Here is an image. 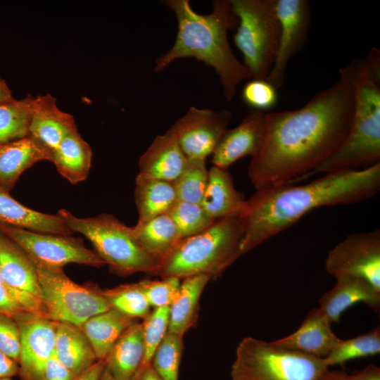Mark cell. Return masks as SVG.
I'll return each mask as SVG.
<instances>
[{
	"label": "cell",
	"instance_id": "cell-1",
	"mask_svg": "<svg viewBox=\"0 0 380 380\" xmlns=\"http://www.w3.org/2000/svg\"><path fill=\"white\" fill-rule=\"evenodd\" d=\"M353 108L352 88L339 77L302 108L265 113L263 144L248 167L256 190L312 174L346 139Z\"/></svg>",
	"mask_w": 380,
	"mask_h": 380
},
{
	"label": "cell",
	"instance_id": "cell-2",
	"mask_svg": "<svg viewBox=\"0 0 380 380\" xmlns=\"http://www.w3.org/2000/svg\"><path fill=\"white\" fill-rule=\"evenodd\" d=\"M380 189V163L362 170L325 173L303 185L284 184L256 191L247 200L238 256L289 228L313 209L361 202Z\"/></svg>",
	"mask_w": 380,
	"mask_h": 380
},
{
	"label": "cell",
	"instance_id": "cell-3",
	"mask_svg": "<svg viewBox=\"0 0 380 380\" xmlns=\"http://www.w3.org/2000/svg\"><path fill=\"white\" fill-rule=\"evenodd\" d=\"M161 2L175 13L177 33L172 48L156 59L155 72H163L177 59L196 58L215 70L226 100L232 101L239 84L251 75L236 58L228 41V31L238 26L229 1H214L213 11L205 15L195 12L189 0Z\"/></svg>",
	"mask_w": 380,
	"mask_h": 380
},
{
	"label": "cell",
	"instance_id": "cell-4",
	"mask_svg": "<svg viewBox=\"0 0 380 380\" xmlns=\"http://www.w3.org/2000/svg\"><path fill=\"white\" fill-rule=\"evenodd\" d=\"M352 88L354 108L349 132L342 144L312 174L329 173L380 163V51L339 69Z\"/></svg>",
	"mask_w": 380,
	"mask_h": 380
},
{
	"label": "cell",
	"instance_id": "cell-5",
	"mask_svg": "<svg viewBox=\"0 0 380 380\" xmlns=\"http://www.w3.org/2000/svg\"><path fill=\"white\" fill-rule=\"evenodd\" d=\"M242 218L216 220L202 232L180 239L157 262V276L180 280L194 275L219 277L238 258Z\"/></svg>",
	"mask_w": 380,
	"mask_h": 380
},
{
	"label": "cell",
	"instance_id": "cell-6",
	"mask_svg": "<svg viewBox=\"0 0 380 380\" xmlns=\"http://www.w3.org/2000/svg\"><path fill=\"white\" fill-rule=\"evenodd\" d=\"M57 215L72 232L89 239L110 272L120 276L137 272L157 276V261L141 246L132 227L115 216L103 213L79 218L65 209H61Z\"/></svg>",
	"mask_w": 380,
	"mask_h": 380
},
{
	"label": "cell",
	"instance_id": "cell-7",
	"mask_svg": "<svg viewBox=\"0 0 380 380\" xmlns=\"http://www.w3.org/2000/svg\"><path fill=\"white\" fill-rule=\"evenodd\" d=\"M329 369L324 358L253 337L239 344L232 380H324Z\"/></svg>",
	"mask_w": 380,
	"mask_h": 380
},
{
	"label": "cell",
	"instance_id": "cell-8",
	"mask_svg": "<svg viewBox=\"0 0 380 380\" xmlns=\"http://www.w3.org/2000/svg\"><path fill=\"white\" fill-rule=\"evenodd\" d=\"M238 18L233 39L244 66L253 79H266L279 42V23L275 0H229Z\"/></svg>",
	"mask_w": 380,
	"mask_h": 380
},
{
	"label": "cell",
	"instance_id": "cell-9",
	"mask_svg": "<svg viewBox=\"0 0 380 380\" xmlns=\"http://www.w3.org/2000/svg\"><path fill=\"white\" fill-rule=\"evenodd\" d=\"M30 259L37 275L44 318L80 327L89 318L111 308L99 287L78 284L64 273L63 268Z\"/></svg>",
	"mask_w": 380,
	"mask_h": 380
},
{
	"label": "cell",
	"instance_id": "cell-10",
	"mask_svg": "<svg viewBox=\"0 0 380 380\" xmlns=\"http://www.w3.org/2000/svg\"><path fill=\"white\" fill-rule=\"evenodd\" d=\"M0 232L21 247L32 259L45 265L63 268L70 263L100 267L104 261L71 236L38 233L0 224Z\"/></svg>",
	"mask_w": 380,
	"mask_h": 380
},
{
	"label": "cell",
	"instance_id": "cell-11",
	"mask_svg": "<svg viewBox=\"0 0 380 380\" xmlns=\"http://www.w3.org/2000/svg\"><path fill=\"white\" fill-rule=\"evenodd\" d=\"M325 270L363 279L380 291V230L348 235L329 251Z\"/></svg>",
	"mask_w": 380,
	"mask_h": 380
},
{
	"label": "cell",
	"instance_id": "cell-12",
	"mask_svg": "<svg viewBox=\"0 0 380 380\" xmlns=\"http://www.w3.org/2000/svg\"><path fill=\"white\" fill-rule=\"evenodd\" d=\"M232 118L227 109L216 111L191 107L170 128L188 159L205 160L228 129Z\"/></svg>",
	"mask_w": 380,
	"mask_h": 380
},
{
	"label": "cell",
	"instance_id": "cell-13",
	"mask_svg": "<svg viewBox=\"0 0 380 380\" xmlns=\"http://www.w3.org/2000/svg\"><path fill=\"white\" fill-rule=\"evenodd\" d=\"M279 23L277 50L266 80L277 89L283 86L287 65L306 42L311 21L308 0H275Z\"/></svg>",
	"mask_w": 380,
	"mask_h": 380
},
{
	"label": "cell",
	"instance_id": "cell-14",
	"mask_svg": "<svg viewBox=\"0 0 380 380\" xmlns=\"http://www.w3.org/2000/svg\"><path fill=\"white\" fill-rule=\"evenodd\" d=\"M0 267L10 295L25 311L43 317L34 264L21 247L1 232Z\"/></svg>",
	"mask_w": 380,
	"mask_h": 380
},
{
	"label": "cell",
	"instance_id": "cell-15",
	"mask_svg": "<svg viewBox=\"0 0 380 380\" xmlns=\"http://www.w3.org/2000/svg\"><path fill=\"white\" fill-rule=\"evenodd\" d=\"M20 334V380H42L44 367L54 353L56 322L27 311L13 316Z\"/></svg>",
	"mask_w": 380,
	"mask_h": 380
},
{
	"label": "cell",
	"instance_id": "cell-16",
	"mask_svg": "<svg viewBox=\"0 0 380 380\" xmlns=\"http://www.w3.org/2000/svg\"><path fill=\"white\" fill-rule=\"evenodd\" d=\"M265 135V113L253 109L239 125L224 132L212 153L213 165L227 170L243 157H255L262 146Z\"/></svg>",
	"mask_w": 380,
	"mask_h": 380
},
{
	"label": "cell",
	"instance_id": "cell-17",
	"mask_svg": "<svg viewBox=\"0 0 380 380\" xmlns=\"http://www.w3.org/2000/svg\"><path fill=\"white\" fill-rule=\"evenodd\" d=\"M188 158L170 127L158 135L139 160L137 177L173 182L184 171Z\"/></svg>",
	"mask_w": 380,
	"mask_h": 380
},
{
	"label": "cell",
	"instance_id": "cell-18",
	"mask_svg": "<svg viewBox=\"0 0 380 380\" xmlns=\"http://www.w3.org/2000/svg\"><path fill=\"white\" fill-rule=\"evenodd\" d=\"M334 286L319 298V309L331 323H338L341 315L351 306L363 303L375 312L380 309V291L366 280L342 275L336 277Z\"/></svg>",
	"mask_w": 380,
	"mask_h": 380
},
{
	"label": "cell",
	"instance_id": "cell-19",
	"mask_svg": "<svg viewBox=\"0 0 380 380\" xmlns=\"http://www.w3.org/2000/svg\"><path fill=\"white\" fill-rule=\"evenodd\" d=\"M331 322L319 308L312 309L293 334L272 341L285 348L324 358L339 341Z\"/></svg>",
	"mask_w": 380,
	"mask_h": 380
},
{
	"label": "cell",
	"instance_id": "cell-20",
	"mask_svg": "<svg viewBox=\"0 0 380 380\" xmlns=\"http://www.w3.org/2000/svg\"><path fill=\"white\" fill-rule=\"evenodd\" d=\"M201 205L215 220L242 218L248 210L244 194L235 189L228 170L214 165L208 170V184Z\"/></svg>",
	"mask_w": 380,
	"mask_h": 380
},
{
	"label": "cell",
	"instance_id": "cell-21",
	"mask_svg": "<svg viewBox=\"0 0 380 380\" xmlns=\"http://www.w3.org/2000/svg\"><path fill=\"white\" fill-rule=\"evenodd\" d=\"M73 116L61 111L50 94L34 97L30 135L51 152L70 133L77 130Z\"/></svg>",
	"mask_w": 380,
	"mask_h": 380
},
{
	"label": "cell",
	"instance_id": "cell-22",
	"mask_svg": "<svg viewBox=\"0 0 380 380\" xmlns=\"http://www.w3.org/2000/svg\"><path fill=\"white\" fill-rule=\"evenodd\" d=\"M52 152L29 135L0 146V186L8 191L21 174L41 160L51 162Z\"/></svg>",
	"mask_w": 380,
	"mask_h": 380
},
{
	"label": "cell",
	"instance_id": "cell-23",
	"mask_svg": "<svg viewBox=\"0 0 380 380\" xmlns=\"http://www.w3.org/2000/svg\"><path fill=\"white\" fill-rule=\"evenodd\" d=\"M0 224L60 236H71L73 233L57 214H46L26 207L13 198L1 186Z\"/></svg>",
	"mask_w": 380,
	"mask_h": 380
},
{
	"label": "cell",
	"instance_id": "cell-24",
	"mask_svg": "<svg viewBox=\"0 0 380 380\" xmlns=\"http://www.w3.org/2000/svg\"><path fill=\"white\" fill-rule=\"evenodd\" d=\"M54 354L75 376L98 360L81 328L67 322H56Z\"/></svg>",
	"mask_w": 380,
	"mask_h": 380
},
{
	"label": "cell",
	"instance_id": "cell-25",
	"mask_svg": "<svg viewBox=\"0 0 380 380\" xmlns=\"http://www.w3.org/2000/svg\"><path fill=\"white\" fill-rule=\"evenodd\" d=\"M211 279L207 274H197L181 280L178 291L169 306L167 333L183 336L197 322L199 299Z\"/></svg>",
	"mask_w": 380,
	"mask_h": 380
},
{
	"label": "cell",
	"instance_id": "cell-26",
	"mask_svg": "<svg viewBox=\"0 0 380 380\" xmlns=\"http://www.w3.org/2000/svg\"><path fill=\"white\" fill-rule=\"evenodd\" d=\"M142 324L136 321L120 336L105 360L115 380H132L144 357Z\"/></svg>",
	"mask_w": 380,
	"mask_h": 380
},
{
	"label": "cell",
	"instance_id": "cell-27",
	"mask_svg": "<svg viewBox=\"0 0 380 380\" xmlns=\"http://www.w3.org/2000/svg\"><path fill=\"white\" fill-rule=\"evenodd\" d=\"M110 308L92 316L80 327L98 360H105L115 342L135 321Z\"/></svg>",
	"mask_w": 380,
	"mask_h": 380
},
{
	"label": "cell",
	"instance_id": "cell-28",
	"mask_svg": "<svg viewBox=\"0 0 380 380\" xmlns=\"http://www.w3.org/2000/svg\"><path fill=\"white\" fill-rule=\"evenodd\" d=\"M92 151L77 129L67 135L52 151L51 162L72 184L85 180L91 167Z\"/></svg>",
	"mask_w": 380,
	"mask_h": 380
},
{
	"label": "cell",
	"instance_id": "cell-29",
	"mask_svg": "<svg viewBox=\"0 0 380 380\" xmlns=\"http://www.w3.org/2000/svg\"><path fill=\"white\" fill-rule=\"evenodd\" d=\"M134 199L137 224L167 213L178 200L172 182L155 179H136Z\"/></svg>",
	"mask_w": 380,
	"mask_h": 380
},
{
	"label": "cell",
	"instance_id": "cell-30",
	"mask_svg": "<svg viewBox=\"0 0 380 380\" xmlns=\"http://www.w3.org/2000/svg\"><path fill=\"white\" fill-rule=\"evenodd\" d=\"M132 229L141 246L157 262L181 239L176 224L167 213L137 223Z\"/></svg>",
	"mask_w": 380,
	"mask_h": 380
},
{
	"label": "cell",
	"instance_id": "cell-31",
	"mask_svg": "<svg viewBox=\"0 0 380 380\" xmlns=\"http://www.w3.org/2000/svg\"><path fill=\"white\" fill-rule=\"evenodd\" d=\"M34 97L0 102V146L30 135Z\"/></svg>",
	"mask_w": 380,
	"mask_h": 380
},
{
	"label": "cell",
	"instance_id": "cell-32",
	"mask_svg": "<svg viewBox=\"0 0 380 380\" xmlns=\"http://www.w3.org/2000/svg\"><path fill=\"white\" fill-rule=\"evenodd\" d=\"M380 353V327L353 338L339 339L324 360L329 367L343 365L348 361L365 357Z\"/></svg>",
	"mask_w": 380,
	"mask_h": 380
},
{
	"label": "cell",
	"instance_id": "cell-33",
	"mask_svg": "<svg viewBox=\"0 0 380 380\" xmlns=\"http://www.w3.org/2000/svg\"><path fill=\"white\" fill-rule=\"evenodd\" d=\"M101 292L111 308L118 310L130 318L144 319L151 311V307L138 283L101 289Z\"/></svg>",
	"mask_w": 380,
	"mask_h": 380
},
{
	"label": "cell",
	"instance_id": "cell-34",
	"mask_svg": "<svg viewBox=\"0 0 380 380\" xmlns=\"http://www.w3.org/2000/svg\"><path fill=\"white\" fill-rule=\"evenodd\" d=\"M208 181V170L205 160L188 159L184 171L172 183L178 200L201 204Z\"/></svg>",
	"mask_w": 380,
	"mask_h": 380
},
{
	"label": "cell",
	"instance_id": "cell-35",
	"mask_svg": "<svg viewBox=\"0 0 380 380\" xmlns=\"http://www.w3.org/2000/svg\"><path fill=\"white\" fill-rule=\"evenodd\" d=\"M182 338V336L167 333L153 355L151 365L163 380H178Z\"/></svg>",
	"mask_w": 380,
	"mask_h": 380
},
{
	"label": "cell",
	"instance_id": "cell-36",
	"mask_svg": "<svg viewBox=\"0 0 380 380\" xmlns=\"http://www.w3.org/2000/svg\"><path fill=\"white\" fill-rule=\"evenodd\" d=\"M167 214L176 224L181 239L196 234L213 223L201 204L177 200Z\"/></svg>",
	"mask_w": 380,
	"mask_h": 380
},
{
	"label": "cell",
	"instance_id": "cell-37",
	"mask_svg": "<svg viewBox=\"0 0 380 380\" xmlns=\"http://www.w3.org/2000/svg\"><path fill=\"white\" fill-rule=\"evenodd\" d=\"M169 310V306L154 308L143 319L141 324L144 352L137 373L151 364L156 350L167 334Z\"/></svg>",
	"mask_w": 380,
	"mask_h": 380
},
{
	"label": "cell",
	"instance_id": "cell-38",
	"mask_svg": "<svg viewBox=\"0 0 380 380\" xmlns=\"http://www.w3.org/2000/svg\"><path fill=\"white\" fill-rule=\"evenodd\" d=\"M137 283L151 307L156 308L170 305L178 291L181 280L167 277L161 280H143Z\"/></svg>",
	"mask_w": 380,
	"mask_h": 380
},
{
	"label": "cell",
	"instance_id": "cell-39",
	"mask_svg": "<svg viewBox=\"0 0 380 380\" xmlns=\"http://www.w3.org/2000/svg\"><path fill=\"white\" fill-rule=\"evenodd\" d=\"M277 89L266 79H253L242 89V99L253 110L265 112L277 101Z\"/></svg>",
	"mask_w": 380,
	"mask_h": 380
},
{
	"label": "cell",
	"instance_id": "cell-40",
	"mask_svg": "<svg viewBox=\"0 0 380 380\" xmlns=\"http://www.w3.org/2000/svg\"><path fill=\"white\" fill-rule=\"evenodd\" d=\"M0 350L18 363L20 334L13 316L0 313Z\"/></svg>",
	"mask_w": 380,
	"mask_h": 380
},
{
	"label": "cell",
	"instance_id": "cell-41",
	"mask_svg": "<svg viewBox=\"0 0 380 380\" xmlns=\"http://www.w3.org/2000/svg\"><path fill=\"white\" fill-rule=\"evenodd\" d=\"M76 378L53 353L46 363L42 380H75Z\"/></svg>",
	"mask_w": 380,
	"mask_h": 380
},
{
	"label": "cell",
	"instance_id": "cell-42",
	"mask_svg": "<svg viewBox=\"0 0 380 380\" xmlns=\"http://www.w3.org/2000/svg\"><path fill=\"white\" fill-rule=\"evenodd\" d=\"M22 311L25 310L10 295L6 288L0 284V313L14 316Z\"/></svg>",
	"mask_w": 380,
	"mask_h": 380
},
{
	"label": "cell",
	"instance_id": "cell-43",
	"mask_svg": "<svg viewBox=\"0 0 380 380\" xmlns=\"http://www.w3.org/2000/svg\"><path fill=\"white\" fill-rule=\"evenodd\" d=\"M341 376L343 380H380V368L374 365H369L351 374L341 371Z\"/></svg>",
	"mask_w": 380,
	"mask_h": 380
},
{
	"label": "cell",
	"instance_id": "cell-44",
	"mask_svg": "<svg viewBox=\"0 0 380 380\" xmlns=\"http://www.w3.org/2000/svg\"><path fill=\"white\" fill-rule=\"evenodd\" d=\"M19 365L0 350V379L18 376Z\"/></svg>",
	"mask_w": 380,
	"mask_h": 380
},
{
	"label": "cell",
	"instance_id": "cell-45",
	"mask_svg": "<svg viewBox=\"0 0 380 380\" xmlns=\"http://www.w3.org/2000/svg\"><path fill=\"white\" fill-rule=\"evenodd\" d=\"M105 365V360H97L86 371L77 376L75 380H99Z\"/></svg>",
	"mask_w": 380,
	"mask_h": 380
},
{
	"label": "cell",
	"instance_id": "cell-46",
	"mask_svg": "<svg viewBox=\"0 0 380 380\" xmlns=\"http://www.w3.org/2000/svg\"><path fill=\"white\" fill-rule=\"evenodd\" d=\"M132 380H163L150 364L138 372Z\"/></svg>",
	"mask_w": 380,
	"mask_h": 380
},
{
	"label": "cell",
	"instance_id": "cell-47",
	"mask_svg": "<svg viewBox=\"0 0 380 380\" xmlns=\"http://www.w3.org/2000/svg\"><path fill=\"white\" fill-rule=\"evenodd\" d=\"M13 99L12 93L5 80L0 77V102Z\"/></svg>",
	"mask_w": 380,
	"mask_h": 380
},
{
	"label": "cell",
	"instance_id": "cell-48",
	"mask_svg": "<svg viewBox=\"0 0 380 380\" xmlns=\"http://www.w3.org/2000/svg\"><path fill=\"white\" fill-rule=\"evenodd\" d=\"M324 380H343L342 376H341V371L329 370Z\"/></svg>",
	"mask_w": 380,
	"mask_h": 380
},
{
	"label": "cell",
	"instance_id": "cell-49",
	"mask_svg": "<svg viewBox=\"0 0 380 380\" xmlns=\"http://www.w3.org/2000/svg\"><path fill=\"white\" fill-rule=\"evenodd\" d=\"M99 380H115V378L113 376L111 373L109 372V370L107 369V367H104V369L101 373V375L100 376Z\"/></svg>",
	"mask_w": 380,
	"mask_h": 380
},
{
	"label": "cell",
	"instance_id": "cell-50",
	"mask_svg": "<svg viewBox=\"0 0 380 380\" xmlns=\"http://www.w3.org/2000/svg\"><path fill=\"white\" fill-rule=\"evenodd\" d=\"M0 380H11V378H3L0 379Z\"/></svg>",
	"mask_w": 380,
	"mask_h": 380
}]
</instances>
